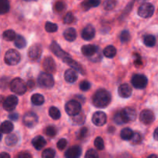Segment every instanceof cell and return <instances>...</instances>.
I'll use <instances>...</instances> for the list:
<instances>
[{"mask_svg": "<svg viewBox=\"0 0 158 158\" xmlns=\"http://www.w3.org/2000/svg\"><path fill=\"white\" fill-rule=\"evenodd\" d=\"M110 101L111 95L106 89H99L93 97V103L97 108L106 107L110 104Z\"/></svg>", "mask_w": 158, "mask_h": 158, "instance_id": "obj_1", "label": "cell"}, {"mask_svg": "<svg viewBox=\"0 0 158 158\" xmlns=\"http://www.w3.org/2000/svg\"><path fill=\"white\" fill-rule=\"evenodd\" d=\"M9 86L11 90L18 95H23L27 89V85L20 78H15L12 80Z\"/></svg>", "mask_w": 158, "mask_h": 158, "instance_id": "obj_2", "label": "cell"}, {"mask_svg": "<svg viewBox=\"0 0 158 158\" xmlns=\"http://www.w3.org/2000/svg\"><path fill=\"white\" fill-rule=\"evenodd\" d=\"M54 79L50 73H41L38 77V83L41 87L49 89L54 86Z\"/></svg>", "mask_w": 158, "mask_h": 158, "instance_id": "obj_3", "label": "cell"}, {"mask_svg": "<svg viewBox=\"0 0 158 158\" xmlns=\"http://www.w3.org/2000/svg\"><path fill=\"white\" fill-rule=\"evenodd\" d=\"M21 60V56L19 52L15 49H10L6 52L5 55V62L9 66H15L18 64Z\"/></svg>", "mask_w": 158, "mask_h": 158, "instance_id": "obj_4", "label": "cell"}, {"mask_svg": "<svg viewBox=\"0 0 158 158\" xmlns=\"http://www.w3.org/2000/svg\"><path fill=\"white\" fill-rule=\"evenodd\" d=\"M65 110L68 115L74 117V116L78 115L81 111V104L80 102L77 100H69L66 103Z\"/></svg>", "mask_w": 158, "mask_h": 158, "instance_id": "obj_5", "label": "cell"}, {"mask_svg": "<svg viewBox=\"0 0 158 158\" xmlns=\"http://www.w3.org/2000/svg\"><path fill=\"white\" fill-rule=\"evenodd\" d=\"M138 15L144 19L150 18L154 12V6L151 3L145 2L142 4L138 9Z\"/></svg>", "mask_w": 158, "mask_h": 158, "instance_id": "obj_6", "label": "cell"}, {"mask_svg": "<svg viewBox=\"0 0 158 158\" xmlns=\"http://www.w3.org/2000/svg\"><path fill=\"white\" fill-rule=\"evenodd\" d=\"M148 83V78L143 74H135L131 80V83L137 89H143L147 86Z\"/></svg>", "mask_w": 158, "mask_h": 158, "instance_id": "obj_7", "label": "cell"}, {"mask_svg": "<svg viewBox=\"0 0 158 158\" xmlns=\"http://www.w3.org/2000/svg\"><path fill=\"white\" fill-rule=\"evenodd\" d=\"M38 123V117L33 112H28L23 117V123L29 128H32Z\"/></svg>", "mask_w": 158, "mask_h": 158, "instance_id": "obj_8", "label": "cell"}, {"mask_svg": "<svg viewBox=\"0 0 158 158\" xmlns=\"http://www.w3.org/2000/svg\"><path fill=\"white\" fill-rule=\"evenodd\" d=\"M120 113H121L122 117H123L125 123L134 121L137 117V112H136L135 109L133 107H129V106L125 107Z\"/></svg>", "mask_w": 158, "mask_h": 158, "instance_id": "obj_9", "label": "cell"}, {"mask_svg": "<svg viewBox=\"0 0 158 158\" xmlns=\"http://www.w3.org/2000/svg\"><path fill=\"white\" fill-rule=\"evenodd\" d=\"M18 98L15 96H9L3 102V109L6 111L14 110L18 104Z\"/></svg>", "mask_w": 158, "mask_h": 158, "instance_id": "obj_10", "label": "cell"}, {"mask_svg": "<svg viewBox=\"0 0 158 158\" xmlns=\"http://www.w3.org/2000/svg\"><path fill=\"white\" fill-rule=\"evenodd\" d=\"M41 55L42 46L40 44H37V43L31 46L30 48L29 49V51H28V56L32 61L40 59Z\"/></svg>", "mask_w": 158, "mask_h": 158, "instance_id": "obj_11", "label": "cell"}, {"mask_svg": "<svg viewBox=\"0 0 158 158\" xmlns=\"http://www.w3.org/2000/svg\"><path fill=\"white\" fill-rule=\"evenodd\" d=\"M107 117L105 113L102 111H97L93 114L92 121L94 125L97 127H102L106 123Z\"/></svg>", "mask_w": 158, "mask_h": 158, "instance_id": "obj_12", "label": "cell"}, {"mask_svg": "<svg viewBox=\"0 0 158 158\" xmlns=\"http://www.w3.org/2000/svg\"><path fill=\"white\" fill-rule=\"evenodd\" d=\"M50 49L57 57L62 59V60H64V59L67 58V57H69V53L65 52L63 49H61V47L60 46V45L56 43V42H52L50 45Z\"/></svg>", "mask_w": 158, "mask_h": 158, "instance_id": "obj_13", "label": "cell"}, {"mask_svg": "<svg viewBox=\"0 0 158 158\" xmlns=\"http://www.w3.org/2000/svg\"><path fill=\"white\" fill-rule=\"evenodd\" d=\"M154 120H155L154 114L150 110H144L140 113V120L144 124H151L154 121Z\"/></svg>", "mask_w": 158, "mask_h": 158, "instance_id": "obj_14", "label": "cell"}, {"mask_svg": "<svg viewBox=\"0 0 158 158\" xmlns=\"http://www.w3.org/2000/svg\"><path fill=\"white\" fill-rule=\"evenodd\" d=\"M82 154V149L80 146H73L65 153L66 158H80Z\"/></svg>", "mask_w": 158, "mask_h": 158, "instance_id": "obj_15", "label": "cell"}, {"mask_svg": "<svg viewBox=\"0 0 158 158\" xmlns=\"http://www.w3.org/2000/svg\"><path fill=\"white\" fill-rule=\"evenodd\" d=\"M43 66L48 73H52L56 70V63L53 59L50 56L46 57L43 60Z\"/></svg>", "mask_w": 158, "mask_h": 158, "instance_id": "obj_16", "label": "cell"}, {"mask_svg": "<svg viewBox=\"0 0 158 158\" xmlns=\"http://www.w3.org/2000/svg\"><path fill=\"white\" fill-rule=\"evenodd\" d=\"M82 38L85 40H91L95 36V29L92 25H87L81 32Z\"/></svg>", "mask_w": 158, "mask_h": 158, "instance_id": "obj_17", "label": "cell"}, {"mask_svg": "<svg viewBox=\"0 0 158 158\" xmlns=\"http://www.w3.org/2000/svg\"><path fill=\"white\" fill-rule=\"evenodd\" d=\"M119 96L122 98H128L132 94V88L127 83H124L119 86L118 88Z\"/></svg>", "mask_w": 158, "mask_h": 158, "instance_id": "obj_18", "label": "cell"}, {"mask_svg": "<svg viewBox=\"0 0 158 158\" xmlns=\"http://www.w3.org/2000/svg\"><path fill=\"white\" fill-rule=\"evenodd\" d=\"M63 62H64L66 64H67L68 66H69L70 67H72L73 69H76L77 71L80 72V73H82L83 75H84L85 74V70L83 69V68L82 67L81 65H80V63H77L76 60H73V59L71 58V56L64 59V60H63Z\"/></svg>", "mask_w": 158, "mask_h": 158, "instance_id": "obj_19", "label": "cell"}, {"mask_svg": "<svg viewBox=\"0 0 158 158\" xmlns=\"http://www.w3.org/2000/svg\"><path fill=\"white\" fill-rule=\"evenodd\" d=\"M82 53L86 56H94L97 52H98V48L94 45H85L82 47Z\"/></svg>", "mask_w": 158, "mask_h": 158, "instance_id": "obj_20", "label": "cell"}, {"mask_svg": "<svg viewBox=\"0 0 158 158\" xmlns=\"http://www.w3.org/2000/svg\"><path fill=\"white\" fill-rule=\"evenodd\" d=\"M64 78L66 80V82L68 83H74L78 79V73H77V71L76 69H67V70L65 72L64 74Z\"/></svg>", "mask_w": 158, "mask_h": 158, "instance_id": "obj_21", "label": "cell"}, {"mask_svg": "<svg viewBox=\"0 0 158 158\" xmlns=\"http://www.w3.org/2000/svg\"><path fill=\"white\" fill-rule=\"evenodd\" d=\"M32 144L33 145L35 149H36L37 151H40L46 146V141L42 136H37L32 139Z\"/></svg>", "mask_w": 158, "mask_h": 158, "instance_id": "obj_22", "label": "cell"}, {"mask_svg": "<svg viewBox=\"0 0 158 158\" xmlns=\"http://www.w3.org/2000/svg\"><path fill=\"white\" fill-rule=\"evenodd\" d=\"M101 0H84L82 2V8L84 10H89L90 8L97 7L100 4Z\"/></svg>", "mask_w": 158, "mask_h": 158, "instance_id": "obj_23", "label": "cell"}, {"mask_svg": "<svg viewBox=\"0 0 158 158\" xmlns=\"http://www.w3.org/2000/svg\"><path fill=\"white\" fill-rule=\"evenodd\" d=\"M63 36L67 41L73 42L77 39V32L73 28H69L64 31Z\"/></svg>", "mask_w": 158, "mask_h": 158, "instance_id": "obj_24", "label": "cell"}, {"mask_svg": "<svg viewBox=\"0 0 158 158\" xmlns=\"http://www.w3.org/2000/svg\"><path fill=\"white\" fill-rule=\"evenodd\" d=\"M13 123L10 121H4L1 124L2 134H10L13 131Z\"/></svg>", "mask_w": 158, "mask_h": 158, "instance_id": "obj_25", "label": "cell"}, {"mask_svg": "<svg viewBox=\"0 0 158 158\" xmlns=\"http://www.w3.org/2000/svg\"><path fill=\"white\" fill-rule=\"evenodd\" d=\"M31 102L32 104L35 105V106H41L45 102L44 97L41 94H35L31 97Z\"/></svg>", "mask_w": 158, "mask_h": 158, "instance_id": "obj_26", "label": "cell"}, {"mask_svg": "<svg viewBox=\"0 0 158 158\" xmlns=\"http://www.w3.org/2000/svg\"><path fill=\"white\" fill-rule=\"evenodd\" d=\"M103 55L107 58H114L117 55V49L114 46H108L103 49Z\"/></svg>", "mask_w": 158, "mask_h": 158, "instance_id": "obj_27", "label": "cell"}, {"mask_svg": "<svg viewBox=\"0 0 158 158\" xmlns=\"http://www.w3.org/2000/svg\"><path fill=\"white\" fill-rule=\"evenodd\" d=\"M133 135H134V132L129 127L123 128L120 132V137L123 140H130L132 138Z\"/></svg>", "mask_w": 158, "mask_h": 158, "instance_id": "obj_28", "label": "cell"}, {"mask_svg": "<svg viewBox=\"0 0 158 158\" xmlns=\"http://www.w3.org/2000/svg\"><path fill=\"white\" fill-rule=\"evenodd\" d=\"M18 142V137L15 134H9L7 137H6V144L7 146L12 147L15 146Z\"/></svg>", "mask_w": 158, "mask_h": 158, "instance_id": "obj_29", "label": "cell"}, {"mask_svg": "<svg viewBox=\"0 0 158 158\" xmlns=\"http://www.w3.org/2000/svg\"><path fill=\"white\" fill-rule=\"evenodd\" d=\"M14 44H15V47H17L18 49H23L26 46V41L23 38V36L19 35H17L15 40H14Z\"/></svg>", "mask_w": 158, "mask_h": 158, "instance_id": "obj_30", "label": "cell"}, {"mask_svg": "<svg viewBox=\"0 0 158 158\" xmlns=\"http://www.w3.org/2000/svg\"><path fill=\"white\" fill-rule=\"evenodd\" d=\"M143 43L148 47H153L156 44V38L153 35H147L143 38Z\"/></svg>", "mask_w": 158, "mask_h": 158, "instance_id": "obj_31", "label": "cell"}, {"mask_svg": "<svg viewBox=\"0 0 158 158\" xmlns=\"http://www.w3.org/2000/svg\"><path fill=\"white\" fill-rule=\"evenodd\" d=\"M2 36L3 39L6 41H12V40H15L17 35H15V32L12 29H9V30H6L3 32Z\"/></svg>", "mask_w": 158, "mask_h": 158, "instance_id": "obj_32", "label": "cell"}, {"mask_svg": "<svg viewBox=\"0 0 158 158\" xmlns=\"http://www.w3.org/2000/svg\"><path fill=\"white\" fill-rule=\"evenodd\" d=\"M49 114L51 117V118L53 120H59L61 117V114L60 111L59 110L58 108L55 107V106H51L49 110Z\"/></svg>", "mask_w": 158, "mask_h": 158, "instance_id": "obj_33", "label": "cell"}, {"mask_svg": "<svg viewBox=\"0 0 158 158\" xmlns=\"http://www.w3.org/2000/svg\"><path fill=\"white\" fill-rule=\"evenodd\" d=\"M9 0H0V13H7L9 11Z\"/></svg>", "mask_w": 158, "mask_h": 158, "instance_id": "obj_34", "label": "cell"}, {"mask_svg": "<svg viewBox=\"0 0 158 158\" xmlns=\"http://www.w3.org/2000/svg\"><path fill=\"white\" fill-rule=\"evenodd\" d=\"M72 120L73 123L77 125H80L84 123L85 120H86V117L83 114H79L78 115L74 116L72 117Z\"/></svg>", "mask_w": 158, "mask_h": 158, "instance_id": "obj_35", "label": "cell"}, {"mask_svg": "<svg viewBox=\"0 0 158 158\" xmlns=\"http://www.w3.org/2000/svg\"><path fill=\"white\" fill-rule=\"evenodd\" d=\"M117 6V0H105L103 2V8L106 10H112Z\"/></svg>", "mask_w": 158, "mask_h": 158, "instance_id": "obj_36", "label": "cell"}, {"mask_svg": "<svg viewBox=\"0 0 158 158\" xmlns=\"http://www.w3.org/2000/svg\"><path fill=\"white\" fill-rule=\"evenodd\" d=\"M45 29H46V32H55L58 29V26L55 23H51V22H47L46 23V26H45Z\"/></svg>", "mask_w": 158, "mask_h": 158, "instance_id": "obj_37", "label": "cell"}, {"mask_svg": "<svg viewBox=\"0 0 158 158\" xmlns=\"http://www.w3.org/2000/svg\"><path fill=\"white\" fill-rule=\"evenodd\" d=\"M56 155V152L53 149L48 148L43 151L42 154V157L43 158H54Z\"/></svg>", "mask_w": 158, "mask_h": 158, "instance_id": "obj_38", "label": "cell"}, {"mask_svg": "<svg viewBox=\"0 0 158 158\" xmlns=\"http://www.w3.org/2000/svg\"><path fill=\"white\" fill-rule=\"evenodd\" d=\"M131 143L133 144H139L140 143V142L142 141V137L140 135V134L139 132H135L134 133V135H133L132 138H131Z\"/></svg>", "mask_w": 158, "mask_h": 158, "instance_id": "obj_39", "label": "cell"}, {"mask_svg": "<svg viewBox=\"0 0 158 158\" xmlns=\"http://www.w3.org/2000/svg\"><path fill=\"white\" fill-rule=\"evenodd\" d=\"M94 145L97 148V149H98L99 151H102L104 148V142L103 140L100 137H97L95 139V141H94Z\"/></svg>", "mask_w": 158, "mask_h": 158, "instance_id": "obj_40", "label": "cell"}, {"mask_svg": "<svg viewBox=\"0 0 158 158\" xmlns=\"http://www.w3.org/2000/svg\"><path fill=\"white\" fill-rule=\"evenodd\" d=\"M56 133H57L56 129V127H52V126H49V127H46V131H45V134H46V135L48 136V137H55L56 134Z\"/></svg>", "mask_w": 158, "mask_h": 158, "instance_id": "obj_41", "label": "cell"}, {"mask_svg": "<svg viewBox=\"0 0 158 158\" xmlns=\"http://www.w3.org/2000/svg\"><path fill=\"white\" fill-rule=\"evenodd\" d=\"M74 19H75L74 15H73L72 12H69L66 14V15L63 18V23L65 24H71L72 23H73Z\"/></svg>", "mask_w": 158, "mask_h": 158, "instance_id": "obj_42", "label": "cell"}, {"mask_svg": "<svg viewBox=\"0 0 158 158\" xmlns=\"http://www.w3.org/2000/svg\"><path fill=\"white\" fill-rule=\"evenodd\" d=\"M131 40V34L127 30H123L120 34V40L122 43H127Z\"/></svg>", "mask_w": 158, "mask_h": 158, "instance_id": "obj_43", "label": "cell"}, {"mask_svg": "<svg viewBox=\"0 0 158 158\" xmlns=\"http://www.w3.org/2000/svg\"><path fill=\"white\" fill-rule=\"evenodd\" d=\"M91 84L87 80H83L80 83V89L82 91H87L90 89Z\"/></svg>", "mask_w": 158, "mask_h": 158, "instance_id": "obj_44", "label": "cell"}, {"mask_svg": "<svg viewBox=\"0 0 158 158\" xmlns=\"http://www.w3.org/2000/svg\"><path fill=\"white\" fill-rule=\"evenodd\" d=\"M84 158H98V154L94 149H89L86 151Z\"/></svg>", "mask_w": 158, "mask_h": 158, "instance_id": "obj_45", "label": "cell"}, {"mask_svg": "<svg viewBox=\"0 0 158 158\" xmlns=\"http://www.w3.org/2000/svg\"><path fill=\"white\" fill-rule=\"evenodd\" d=\"M114 120L117 124H119V125H121L123 124V123H125L124 120H123V117H122L121 113L120 112L117 113V114H115V116H114Z\"/></svg>", "mask_w": 158, "mask_h": 158, "instance_id": "obj_46", "label": "cell"}, {"mask_svg": "<svg viewBox=\"0 0 158 158\" xmlns=\"http://www.w3.org/2000/svg\"><path fill=\"white\" fill-rule=\"evenodd\" d=\"M65 7H66V6H65L64 2H56L55 4V6H54V9H55V10L56 11V12H62V11H63L65 9Z\"/></svg>", "mask_w": 158, "mask_h": 158, "instance_id": "obj_47", "label": "cell"}, {"mask_svg": "<svg viewBox=\"0 0 158 158\" xmlns=\"http://www.w3.org/2000/svg\"><path fill=\"white\" fill-rule=\"evenodd\" d=\"M66 145H67V141H66V139H60L57 143V148L59 150L62 151V150L65 149Z\"/></svg>", "mask_w": 158, "mask_h": 158, "instance_id": "obj_48", "label": "cell"}, {"mask_svg": "<svg viewBox=\"0 0 158 158\" xmlns=\"http://www.w3.org/2000/svg\"><path fill=\"white\" fill-rule=\"evenodd\" d=\"M87 133H88V129L86 127H83L79 131L78 133V135H77V137L79 139H83L86 135H87Z\"/></svg>", "mask_w": 158, "mask_h": 158, "instance_id": "obj_49", "label": "cell"}, {"mask_svg": "<svg viewBox=\"0 0 158 158\" xmlns=\"http://www.w3.org/2000/svg\"><path fill=\"white\" fill-rule=\"evenodd\" d=\"M17 158H32L30 154L28 152H21L17 156Z\"/></svg>", "mask_w": 158, "mask_h": 158, "instance_id": "obj_50", "label": "cell"}, {"mask_svg": "<svg viewBox=\"0 0 158 158\" xmlns=\"http://www.w3.org/2000/svg\"><path fill=\"white\" fill-rule=\"evenodd\" d=\"M9 118L12 121H16L19 119V114L16 113H13V114H11L9 115Z\"/></svg>", "mask_w": 158, "mask_h": 158, "instance_id": "obj_51", "label": "cell"}, {"mask_svg": "<svg viewBox=\"0 0 158 158\" xmlns=\"http://www.w3.org/2000/svg\"><path fill=\"white\" fill-rule=\"evenodd\" d=\"M0 158H10V155L8 153L2 152L0 154Z\"/></svg>", "mask_w": 158, "mask_h": 158, "instance_id": "obj_52", "label": "cell"}, {"mask_svg": "<svg viewBox=\"0 0 158 158\" xmlns=\"http://www.w3.org/2000/svg\"><path fill=\"white\" fill-rule=\"evenodd\" d=\"M27 86H29V88H32L34 86H35V83H34V81L32 80H29L27 83Z\"/></svg>", "mask_w": 158, "mask_h": 158, "instance_id": "obj_53", "label": "cell"}, {"mask_svg": "<svg viewBox=\"0 0 158 158\" xmlns=\"http://www.w3.org/2000/svg\"><path fill=\"white\" fill-rule=\"evenodd\" d=\"M154 140L158 141V127L154 131Z\"/></svg>", "mask_w": 158, "mask_h": 158, "instance_id": "obj_54", "label": "cell"}, {"mask_svg": "<svg viewBox=\"0 0 158 158\" xmlns=\"http://www.w3.org/2000/svg\"><path fill=\"white\" fill-rule=\"evenodd\" d=\"M148 158H158V157L157 155H155V154H151Z\"/></svg>", "mask_w": 158, "mask_h": 158, "instance_id": "obj_55", "label": "cell"}, {"mask_svg": "<svg viewBox=\"0 0 158 158\" xmlns=\"http://www.w3.org/2000/svg\"><path fill=\"white\" fill-rule=\"evenodd\" d=\"M26 1H28V2H31V1H36V0H26Z\"/></svg>", "mask_w": 158, "mask_h": 158, "instance_id": "obj_56", "label": "cell"}, {"mask_svg": "<svg viewBox=\"0 0 158 158\" xmlns=\"http://www.w3.org/2000/svg\"><path fill=\"white\" fill-rule=\"evenodd\" d=\"M142 1H145V0H142Z\"/></svg>", "mask_w": 158, "mask_h": 158, "instance_id": "obj_57", "label": "cell"}]
</instances>
